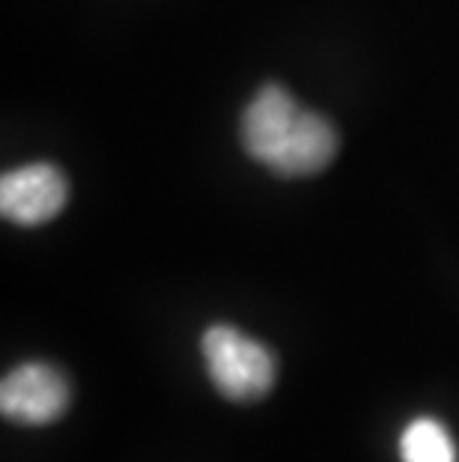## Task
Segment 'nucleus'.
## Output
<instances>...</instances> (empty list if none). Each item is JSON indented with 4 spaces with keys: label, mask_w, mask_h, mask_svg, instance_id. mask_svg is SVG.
Here are the masks:
<instances>
[{
    "label": "nucleus",
    "mask_w": 459,
    "mask_h": 462,
    "mask_svg": "<svg viewBox=\"0 0 459 462\" xmlns=\"http://www.w3.org/2000/svg\"><path fill=\"white\" fill-rule=\"evenodd\" d=\"M340 137L326 116L298 107L280 84H266L242 114V146L278 176L326 171Z\"/></svg>",
    "instance_id": "f257e3e1"
},
{
    "label": "nucleus",
    "mask_w": 459,
    "mask_h": 462,
    "mask_svg": "<svg viewBox=\"0 0 459 462\" xmlns=\"http://www.w3.org/2000/svg\"><path fill=\"white\" fill-rule=\"evenodd\" d=\"M203 361L212 385L221 397L253 402L266 397L278 376L275 356L260 340L248 337L233 326H212L200 337Z\"/></svg>",
    "instance_id": "f03ea898"
},
{
    "label": "nucleus",
    "mask_w": 459,
    "mask_h": 462,
    "mask_svg": "<svg viewBox=\"0 0 459 462\" xmlns=\"http://www.w3.org/2000/svg\"><path fill=\"white\" fill-rule=\"evenodd\" d=\"M72 400L69 379L45 361H27L0 382V411L24 427H45L66 415Z\"/></svg>",
    "instance_id": "7ed1b4c3"
},
{
    "label": "nucleus",
    "mask_w": 459,
    "mask_h": 462,
    "mask_svg": "<svg viewBox=\"0 0 459 462\" xmlns=\"http://www.w3.org/2000/svg\"><path fill=\"white\" fill-rule=\"evenodd\" d=\"M66 198H69V182L63 171L48 162L24 164L0 180V212L6 221L22 227L51 221L54 215H60Z\"/></svg>",
    "instance_id": "20e7f679"
},
{
    "label": "nucleus",
    "mask_w": 459,
    "mask_h": 462,
    "mask_svg": "<svg viewBox=\"0 0 459 462\" xmlns=\"http://www.w3.org/2000/svg\"><path fill=\"white\" fill-rule=\"evenodd\" d=\"M403 462H459L456 441L436 418H415L399 436Z\"/></svg>",
    "instance_id": "39448f33"
}]
</instances>
